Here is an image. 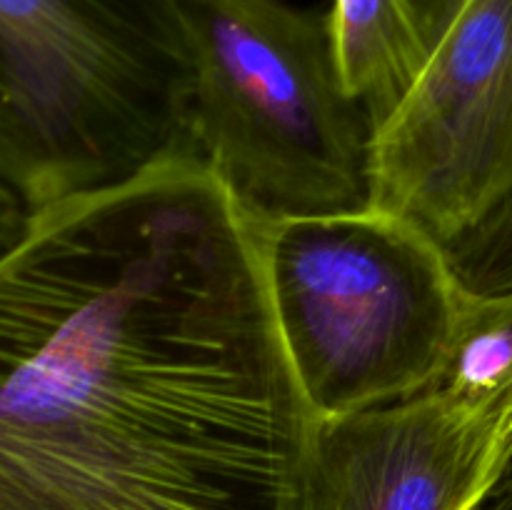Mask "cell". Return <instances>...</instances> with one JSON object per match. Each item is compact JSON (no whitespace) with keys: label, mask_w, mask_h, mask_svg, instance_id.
<instances>
[{"label":"cell","mask_w":512,"mask_h":510,"mask_svg":"<svg viewBox=\"0 0 512 510\" xmlns=\"http://www.w3.org/2000/svg\"><path fill=\"white\" fill-rule=\"evenodd\" d=\"M190 58L188 138L258 220L365 208L373 125L328 15L285 0H175Z\"/></svg>","instance_id":"3"},{"label":"cell","mask_w":512,"mask_h":510,"mask_svg":"<svg viewBox=\"0 0 512 510\" xmlns=\"http://www.w3.org/2000/svg\"><path fill=\"white\" fill-rule=\"evenodd\" d=\"M485 508L488 510H512V463L508 465L503 480H500L498 488L493 490V495H490V500Z\"/></svg>","instance_id":"10"},{"label":"cell","mask_w":512,"mask_h":510,"mask_svg":"<svg viewBox=\"0 0 512 510\" xmlns=\"http://www.w3.org/2000/svg\"><path fill=\"white\" fill-rule=\"evenodd\" d=\"M512 195V0H468L370 138L373 208L448 245Z\"/></svg>","instance_id":"5"},{"label":"cell","mask_w":512,"mask_h":510,"mask_svg":"<svg viewBox=\"0 0 512 510\" xmlns=\"http://www.w3.org/2000/svg\"><path fill=\"white\" fill-rule=\"evenodd\" d=\"M468 0H333L328 28L348 93L373 130L398 108Z\"/></svg>","instance_id":"7"},{"label":"cell","mask_w":512,"mask_h":510,"mask_svg":"<svg viewBox=\"0 0 512 510\" xmlns=\"http://www.w3.org/2000/svg\"><path fill=\"white\" fill-rule=\"evenodd\" d=\"M188 90L175 0H0V173L28 210L190 153Z\"/></svg>","instance_id":"2"},{"label":"cell","mask_w":512,"mask_h":510,"mask_svg":"<svg viewBox=\"0 0 512 510\" xmlns=\"http://www.w3.org/2000/svg\"><path fill=\"white\" fill-rule=\"evenodd\" d=\"M28 215V205L20 198L18 190L0 173V245L8 243Z\"/></svg>","instance_id":"9"},{"label":"cell","mask_w":512,"mask_h":510,"mask_svg":"<svg viewBox=\"0 0 512 510\" xmlns=\"http://www.w3.org/2000/svg\"><path fill=\"white\" fill-rule=\"evenodd\" d=\"M478 510H488V508H485V505H483V508H478Z\"/></svg>","instance_id":"11"},{"label":"cell","mask_w":512,"mask_h":510,"mask_svg":"<svg viewBox=\"0 0 512 510\" xmlns=\"http://www.w3.org/2000/svg\"><path fill=\"white\" fill-rule=\"evenodd\" d=\"M453 273L470 295L512 293V195L445 245Z\"/></svg>","instance_id":"8"},{"label":"cell","mask_w":512,"mask_h":510,"mask_svg":"<svg viewBox=\"0 0 512 510\" xmlns=\"http://www.w3.org/2000/svg\"><path fill=\"white\" fill-rule=\"evenodd\" d=\"M512 463V395L445 385L315 420L298 510H478Z\"/></svg>","instance_id":"6"},{"label":"cell","mask_w":512,"mask_h":510,"mask_svg":"<svg viewBox=\"0 0 512 510\" xmlns=\"http://www.w3.org/2000/svg\"><path fill=\"white\" fill-rule=\"evenodd\" d=\"M313 430L258 218L195 153L0 245V510H298Z\"/></svg>","instance_id":"1"},{"label":"cell","mask_w":512,"mask_h":510,"mask_svg":"<svg viewBox=\"0 0 512 510\" xmlns=\"http://www.w3.org/2000/svg\"><path fill=\"white\" fill-rule=\"evenodd\" d=\"M258 230L280 340L315 420L440 383L468 293L438 240L373 205Z\"/></svg>","instance_id":"4"}]
</instances>
